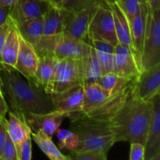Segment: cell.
Instances as JSON below:
<instances>
[{
	"mask_svg": "<svg viewBox=\"0 0 160 160\" xmlns=\"http://www.w3.org/2000/svg\"><path fill=\"white\" fill-rule=\"evenodd\" d=\"M4 98L12 112L24 121L30 114H44L55 110L49 95L33 80L23 77L15 68L0 66ZM6 101V102H7Z\"/></svg>",
	"mask_w": 160,
	"mask_h": 160,
	"instance_id": "6da1fadb",
	"label": "cell"
},
{
	"mask_svg": "<svg viewBox=\"0 0 160 160\" xmlns=\"http://www.w3.org/2000/svg\"><path fill=\"white\" fill-rule=\"evenodd\" d=\"M152 101H144L134 94L128 99L111 120V131L116 142H139L145 145L151 120Z\"/></svg>",
	"mask_w": 160,
	"mask_h": 160,
	"instance_id": "7a4b0ae2",
	"label": "cell"
},
{
	"mask_svg": "<svg viewBox=\"0 0 160 160\" xmlns=\"http://www.w3.org/2000/svg\"><path fill=\"white\" fill-rule=\"evenodd\" d=\"M112 117L89 111L70 119V129L78 135V145L72 151H94L107 156L116 142L111 131Z\"/></svg>",
	"mask_w": 160,
	"mask_h": 160,
	"instance_id": "3957f363",
	"label": "cell"
},
{
	"mask_svg": "<svg viewBox=\"0 0 160 160\" xmlns=\"http://www.w3.org/2000/svg\"><path fill=\"white\" fill-rule=\"evenodd\" d=\"M84 84L82 59H57L52 77L44 90L48 95H51L76 84Z\"/></svg>",
	"mask_w": 160,
	"mask_h": 160,
	"instance_id": "277c9868",
	"label": "cell"
},
{
	"mask_svg": "<svg viewBox=\"0 0 160 160\" xmlns=\"http://www.w3.org/2000/svg\"><path fill=\"white\" fill-rule=\"evenodd\" d=\"M160 62V10L148 7L143 49L141 58L142 71Z\"/></svg>",
	"mask_w": 160,
	"mask_h": 160,
	"instance_id": "5b68a950",
	"label": "cell"
},
{
	"mask_svg": "<svg viewBox=\"0 0 160 160\" xmlns=\"http://www.w3.org/2000/svg\"><path fill=\"white\" fill-rule=\"evenodd\" d=\"M88 34L90 41H101L114 46L118 44L112 12L110 7L103 2L95 9L89 23Z\"/></svg>",
	"mask_w": 160,
	"mask_h": 160,
	"instance_id": "8992f818",
	"label": "cell"
},
{
	"mask_svg": "<svg viewBox=\"0 0 160 160\" xmlns=\"http://www.w3.org/2000/svg\"><path fill=\"white\" fill-rule=\"evenodd\" d=\"M99 3H96L78 12L63 9L65 11L63 34L72 38L91 45V41L88 34V26L95 9Z\"/></svg>",
	"mask_w": 160,
	"mask_h": 160,
	"instance_id": "52a82bcc",
	"label": "cell"
},
{
	"mask_svg": "<svg viewBox=\"0 0 160 160\" xmlns=\"http://www.w3.org/2000/svg\"><path fill=\"white\" fill-rule=\"evenodd\" d=\"M55 110L70 119L79 114L84 100V84H76L57 93L49 95Z\"/></svg>",
	"mask_w": 160,
	"mask_h": 160,
	"instance_id": "ba28073f",
	"label": "cell"
},
{
	"mask_svg": "<svg viewBox=\"0 0 160 160\" xmlns=\"http://www.w3.org/2000/svg\"><path fill=\"white\" fill-rule=\"evenodd\" d=\"M151 101L152 110L145 142V160H160V93Z\"/></svg>",
	"mask_w": 160,
	"mask_h": 160,
	"instance_id": "9c48e42d",
	"label": "cell"
},
{
	"mask_svg": "<svg viewBox=\"0 0 160 160\" xmlns=\"http://www.w3.org/2000/svg\"><path fill=\"white\" fill-rule=\"evenodd\" d=\"M92 45L76 40L62 33L56 35L52 56L58 60L82 59L90 52Z\"/></svg>",
	"mask_w": 160,
	"mask_h": 160,
	"instance_id": "30bf717a",
	"label": "cell"
},
{
	"mask_svg": "<svg viewBox=\"0 0 160 160\" xmlns=\"http://www.w3.org/2000/svg\"><path fill=\"white\" fill-rule=\"evenodd\" d=\"M51 4L48 0H17L11 5L9 19L15 25L45 15Z\"/></svg>",
	"mask_w": 160,
	"mask_h": 160,
	"instance_id": "8fae6325",
	"label": "cell"
},
{
	"mask_svg": "<svg viewBox=\"0 0 160 160\" xmlns=\"http://www.w3.org/2000/svg\"><path fill=\"white\" fill-rule=\"evenodd\" d=\"M142 70L131 47L118 43L114 47L113 73L122 78H138Z\"/></svg>",
	"mask_w": 160,
	"mask_h": 160,
	"instance_id": "7c38bea8",
	"label": "cell"
},
{
	"mask_svg": "<svg viewBox=\"0 0 160 160\" xmlns=\"http://www.w3.org/2000/svg\"><path fill=\"white\" fill-rule=\"evenodd\" d=\"M160 62L144 70L137 78L134 94L144 101H150L160 93Z\"/></svg>",
	"mask_w": 160,
	"mask_h": 160,
	"instance_id": "4fadbf2b",
	"label": "cell"
},
{
	"mask_svg": "<svg viewBox=\"0 0 160 160\" xmlns=\"http://www.w3.org/2000/svg\"><path fill=\"white\" fill-rule=\"evenodd\" d=\"M148 12V5L147 3L146 5H144L141 8L140 11L134 17L129 20L131 43H132V52L135 56V59L141 70H142L141 58H142V49H143Z\"/></svg>",
	"mask_w": 160,
	"mask_h": 160,
	"instance_id": "5bb4252c",
	"label": "cell"
},
{
	"mask_svg": "<svg viewBox=\"0 0 160 160\" xmlns=\"http://www.w3.org/2000/svg\"><path fill=\"white\" fill-rule=\"evenodd\" d=\"M65 118H67L65 113L54 110L44 114H30L25 117L24 121L30 127L31 132L42 130L52 138Z\"/></svg>",
	"mask_w": 160,
	"mask_h": 160,
	"instance_id": "9a60e30c",
	"label": "cell"
},
{
	"mask_svg": "<svg viewBox=\"0 0 160 160\" xmlns=\"http://www.w3.org/2000/svg\"><path fill=\"white\" fill-rule=\"evenodd\" d=\"M39 57L32 45L20 35V45L17 53L15 69L28 79L34 78L37 70Z\"/></svg>",
	"mask_w": 160,
	"mask_h": 160,
	"instance_id": "2e32d148",
	"label": "cell"
},
{
	"mask_svg": "<svg viewBox=\"0 0 160 160\" xmlns=\"http://www.w3.org/2000/svg\"><path fill=\"white\" fill-rule=\"evenodd\" d=\"M9 27L6 41L0 53V66L6 68H15L20 45V34L13 22L9 19Z\"/></svg>",
	"mask_w": 160,
	"mask_h": 160,
	"instance_id": "e0dca14e",
	"label": "cell"
},
{
	"mask_svg": "<svg viewBox=\"0 0 160 160\" xmlns=\"http://www.w3.org/2000/svg\"><path fill=\"white\" fill-rule=\"evenodd\" d=\"M114 92L103 88L97 82L84 84V100L80 113L87 112L92 108L102 104Z\"/></svg>",
	"mask_w": 160,
	"mask_h": 160,
	"instance_id": "ac0fdd59",
	"label": "cell"
},
{
	"mask_svg": "<svg viewBox=\"0 0 160 160\" xmlns=\"http://www.w3.org/2000/svg\"><path fill=\"white\" fill-rule=\"evenodd\" d=\"M109 6L110 7L113 15L114 26L118 39V43L128 45L132 50L131 30H130V23L128 18L117 2Z\"/></svg>",
	"mask_w": 160,
	"mask_h": 160,
	"instance_id": "d6986e66",
	"label": "cell"
},
{
	"mask_svg": "<svg viewBox=\"0 0 160 160\" xmlns=\"http://www.w3.org/2000/svg\"><path fill=\"white\" fill-rule=\"evenodd\" d=\"M44 17L43 35L53 36L63 33L65 11L51 6Z\"/></svg>",
	"mask_w": 160,
	"mask_h": 160,
	"instance_id": "ffe728a7",
	"label": "cell"
},
{
	"mask_svg": "<svg viewBox=\"0 0 160 160\" xmlns=\"http://www.w3.org/2000/svg\"><path fill=\"white\" fill-rule=\"evenodd\" d=\"M91 45L95 48L101 69V75L113 72L114 45L101 41H91Z\"/></svg>",
	"mask_w": 160,
	"mask_h": 160,
	"instance_id": "44dd1931",
	"label": "cell"
},
{
	"mask_svg": "<svg viewBox=\"0 0 160 160\" xmlns=\"http://www.w3.org/2000/svg\"><path fill=\"white\" fill-rule=\"evenodd\" d=\"M20 37L34 46L38 39L43 35L44 17L31 19L16 25Z\"/></svg>",
	"mask_w": 160,
	"mask_h": 160,
	"instance_id": "7402d4cb",
	"label": "cell"
},
{
	"mask_svg": "<svg viewBox=\"0 0 160 160\" xmlns=\"http://www.w3.org/2000/svg\"><path fill=\"white\" fill-rule=\"evenodd\" d=\"M31 138L45 156L51 160H70L68 156L62 154L52 140L42 130L31 132Z\"/></svg>",
	"mask_w": 160,
	"mask_h": 160,
	"instance_id": "603a6c76",
	"label": "cell"
},
{
	"mask_svg": "<svg viewBox=\"0 0 160 160\" xmlns=\"http://www.w3.org/2000/svg\"><path fill=\"white\" fill-rule=\"evenodd\" d=\"M8 112L9 118L6 120V131L16 145L25 138L31 136V130L26 122L21 120L12 111H8Z\"/></svg>",
	"mask_w": 160,
	"mask_h": 160,
	"instance_id": "cb8c5ba5",
	"label": "cell"
},
{
	"mask_svg": "<svg viewBox=\"0 0 160 160\" xmlns=\"http://www.w3.org/2000/svg\"><path fill=\"white\" fill-rule=\"evenodd\" d=\"M56 62L57 59L53 56L39 57L37 70L32 80L43 89H45L52 77Z\"/></svg>",
	"mask_w": 160,
	"mask_h": 160,
	"instance_id": "d4e9b609",
	"label": "cell"
},
{
	"mask_svg": "<svg viewBox=\"0 0 160 160\" xmlns=\"http://www.w3.org/2000/svg\"><path fill=\"white\" fill-rule=\"evenodd\" d=\"M84 69V81L85 83L97 82L101 76V69L93 47H91L90 52L82 59Z\"/></svg>",
	"mask_w": 160,
	"mask_h": 160,
	"instance_id": "484cf974",
	"label": "cell"
},
{
	"mask_svg": "<svg viewBox=\"0 0 160 160\" xmlns=\"http://www.w3.org/2000/svg\"><path fill=\"white\" fill-rule=\"evenodd\" d=\"M132 79H134V78H132ZM131 80V79L118 76L113 72H110V73L101 75L97 83L103 88L111 92H115L116 91L124 86Z\"/></svg>",
	"mask_w": 160,
	"mask_h": 160,
	"instance_id": "4316f807",
	"label": "cell"
},
{
	"mask_svg": "<svg viewBox=\"0 0 160 160\" xmlns=\"http://www.w3.org/2000/svg\"><path fill=\"white\" fill-rule=\"evenodd\" d=\"M55 134L58 139V145L59 148L68 149L72 151L78 145V137L74 132L70 130L58 129Z\"/></svg>",
	"mask_w": 160,
	"mask_h": 160,
	"instance_id": "83f0119b",
	"label": "cell"
},
{
	"mask_svg": "<svg viewBox=\"0 0 160 160\" xmlns=\"http://www.w3.org/2000/svg\"><path fill=\"white\" fill-rule=\"evenodd\" d=\"M117 2L129 20L140 11L144 5L147 4V0H118Z\"/></svg>",
	"mask_w": 160,
	"mask_h": 160,
	"instance_id": "f1b7e54d",
	"label": "cell"
},
{
	"mask_svg": "<svg viewBox=\"0 0 160 160\" xmlns=\"http://www.w3.org/2000/svg\"><path fill=\"white\" fill-rule=\"evenodd\" d=\"M18 160H31L32 158L31 136L25 138L20 143L15 145Z\"/></svg>",
	"mask_w": 160,
	"mask_h": 160,
	"instance_id": "f546056e",
	"label": "cell"
},
{
	"mask_svg": "<svg viewBox=\"0 0 160 160\" xmlns=\"http://www.w3.org/2000/svg\"><path fill=\"white\" fill-rule=\"evenodd\" d=\"M101 2L102 1V0H66L61 8L66 10L78 12Z\"/></svg>",
	"mask_w": 160,
	"mask_h": 160,
	"instance_id": "4dcf8cb0",
	"label": "cell"
},
{
	"mask_svg": "<svg viewBox=\"0 0 160 160\" xmlns=\"http://www.w3.org/2000/svg\"><path fill=\"white\" fill-rule=\"evenodd\" d=\"M68 157L70 160H106L107 156L94 151H70Z\"/></svg>",
	"mask_w": 160,
	"mask_h": 160,
	"instance_id": "1f68e13d",
	"label": "cell"
},
{
	"mask_svg": "<svg viewBox=\"0 0 160 160\" xmlns=\"http://www.w3.org/2000/svg\"><path fill=\"white\" fill-rule=\"evenodd\" d=\"M2 160H18L17 152H16L15 144L9 137L8 133L6 134V143H5L4 148H3Z\"/></svg>",
	"mask_w": 160,
	"mask_h": 160,
	"instance_id": "d6a6232c",
	"label": "cell"
},
{
	"mask_svg": "<svg viewBox=\"0 0 160 160\" xmlns=\"http://www.w3.org/2000/svg\"><path fill=\"white\" fill-rule=\"evenodd\" d=\"M131 160H145V145L139 142L131 143Z\"/></svg>",
	"mask_w": 160,
	"mask_h": 160,
	"instance_id": "836d02e7",
	"label": "cell"
},
{
	"mask_svg": "<svg viewBox=\"0 0 160 160\" xmlns=\"http://www.w3.org/2000/svg\"><path fill=\"white\" fill-rule=\"evenodd\" d=\"M6 119L0 118V160H2V152L4 148L5 143H6V134L7 131L6 128Z\"/></svg>",
	"mask_w": 160,
	"mask_h": 160,
	"instance_id": "e575fe53",
	"label": "cell"
},
{
	"mask_svg": "<svg viewBox=\"0 0 160 160\" xmlns=\"http://www.w3.org/2000/svg\"><path fill=\"white\" fill-rule=\"evenodd\" d=\"M9 27V18H8L7 21H6L4 24L0 26V53H1L3 45H4L5 41H6V35H7Z\"/></svg>",
	"mask_w": 160,
	"mask_h": 160,
	"instance_id": "d590c367",
	"label": "cell"
},
{
	"mask_svg": "<svg viewBox=\"0 0 160 160\" xmlns=\"http://www.w3.org/2000/svg\"><path fill=\"white\" fill-rule=\"evenodd\" d=\"M11 5L9 6H4L0 7V26L4 24L7 21L9 17V12H10Z\"/></svg>",
	"mask_w": 160,
	"mask_h": 160,
	"instance_id": "8d00e7d4",
	"label": "cell"
},
{
	"mask_svg": "<svg viewBox=\"0 0 160 160\" xmlns=\"http://www.w3.org/2000/svg\"><path fill=\"white\" fill-rule=\"evenodd\" d=\"M9 110V106L6 102V98H4V95L0 94V118L6 119V114L8 113Z\"/></svg>",
	"mask_w": 160,
	"mask_h": 160,
	"instance_id": "74e56055",
	"label": "cell"
},
{
	"mask_svg": "<svg viewBox=\"0 0 160 160\" xmlns=\"http://www.w3.org/2000/svg\"><path fill=\"white\" fill-rule=\"evenodd\" d=\"M147 3L152 11L160 10V0H147Z\"/></svg>",
	"mask_w": 160,
	"mask_h": 160,
	"instance_id": "f35d334b",
	"label": "cell"
},
{
	"mask_svg": "<svg viewBox=\"0 0 160 160\" xmlns=\"http://www.w3.org/2000/svg\"><path fill=\"white\" fill-rule=\"evenodd\" d=\"M48 2L51 4V6H54V7L59 8L60 9L62 7V4L65 2L66 0H48Z\"/></svg>",
	"mask_w": 160,
	"mask_h": 160,
	"instance_id": "ab89813d",
	"label": "cell"
},
{
	"mask_svg": "<svg viewBox=\"0 0 160 160\" xmlns=\"http://www.w3.org/2000/svg\"><path fill=\"white\" fill-rule=\"evenodd\" d=\"M17 0H0V7L4 6H9V5H12L16 2Z\"/></svg>",
	"mask_w": 160,
	"mask_h": 160,
	"instance_id": "60d3db41",
	"label": "cell"
},
{
	"mask_svg": "<svg viewBox=\"0 0 160 160\" xmlns=\"http://www.w3.org/2000/svg\"><path fill=\"white\" fill-rule=\"evenodd\" d=\"M103 2H105L106 4H107L108 6H111V5L114 4V3L117 2L118 0H102Z\"/></svg>",
	"mask_w": 160,
	"mask_h": 160,
	"instance_id": "b9f144b4",
	"label": "cell"
},
{
	"mask_svg": "<svg viewBox=\"0 0 160 160\" xmlns=\"http://www.w3.org/2000/svg\"><path fill=\"white\" fill-rule=\"evenodd\" d=\"M0 94L3 95V90H2V83L1 79V73H0Z\"/></svg>",
	"mask_w": 160,
	"mask_h": 160,
	"instance_id": "7bdbcfd3",
	"label": "cell"
}]
</instances>
